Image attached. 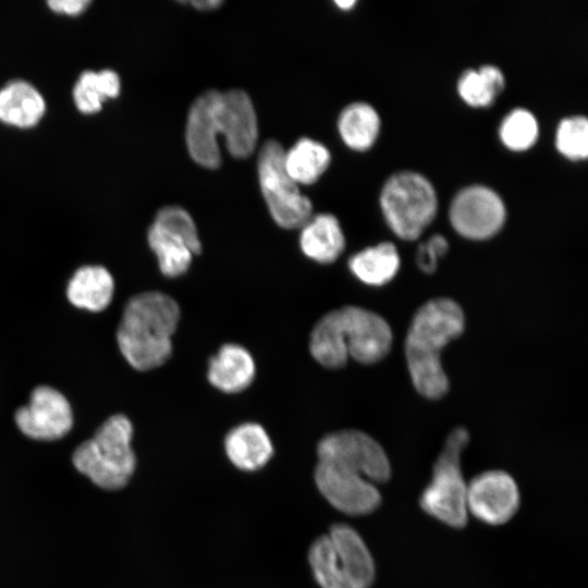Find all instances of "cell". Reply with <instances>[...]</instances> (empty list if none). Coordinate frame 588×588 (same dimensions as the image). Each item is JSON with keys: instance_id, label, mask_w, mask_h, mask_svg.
I'll use <instances>...</instances> for the list:
<instances>
[{"instance_id": "cell-26", "label": "cell", "mask_w": 588, "mask_h": 588, "mask_svg": "<svg viewBox=\"0 0 588 588\" xmlns=\"http://www.w3.org/2000/svg\"><path fill=\"white\" fill-rule=\"evenodd\" d=\"M558 150L571 160H583L588 155V121L584 115H572L560 121L555 133Z\"/></svg>"}, {"instance_id": "cell-8", "label": "cell", "mask_w": 588, "mask_h": 588, "mask_svg": "<svg viewBox=\"0 0 588 588\" xmlns=\"http://www.w3.org/2000/svg\"><path fill=\"white\" fill-rule=\"evenodd\" d=\"M468 442L469 433L464 427L451 431L419 497V506L427 515L454 529L465 527L468 520L467 483L461 467L462 452Z\"/></svg>"}, {"instance_id": "cell-9", "label": "cell", "mask_w": 588, "mask_h": 588, "mask_svg": "<svg viewBox=\"0 0 588 588\" xmlns=\"http://www.w3.org/2000/svg\"><path fill=\"white\" fill-rule=\"evenodd\" d=\"M380 205L390 229L400 238L414 241L434 219L438 199L432 184L424 175L401 171L384 183Z\"/></svg>"}, {"instance_id": "cell-28", "label": "cell", "mask_w": 588, "mask_h": 588, "mask_svg": "<svg viewBox=\"0 0 588 588\" xmlns=\"http://www.w3.org/2000/svg\"><path fill=\"white\" fill-rule=\"evenodd\" d=\"M91 4L89 0H51L48 8L57 14L66 16H79Z\"/></svg>"}, {"instance_id": "cell-5", "label": "cell", "mask_w": 588, "mask_h": 588, "mask_svg": "<svg viewBox=\"0 0 588 588\" xmlns=\"http://www.w3.org/2000/svg\"><path fill=\"white\" fill-rule=\"evenodd\" d=\"M180 320V307L159 291L143 292L124 306L117 331L121 354L136 370L163 365L172 353V335Z\"/></svg>"}, {"instance_id": "cell-12", "label": "cell", "mask_w": 588, "mask_h": 588, "mask_svg": "<svg viewBox=\"0 0 588 588\" xmlns=\"http://www.w3.org/2000/svg\"><path fill=\"white\" fill-rule=\"evenodd\" d=\"M505 216L502 198L483 185H470L461 189L450 206L452 226L469 240L494 236L502 229Z\"/></svg>"}, {"instance_id": "cell-27", "label": "cell", "mask_w": 588, "mask_h": 588, "mask_svg": "<svg viewBox=\"0 0 588 588\" xmlns=\"http://www.w3.org/2000/svg\"><path fill=\"white\" fill-rule=\"evenodd\" d=\"M449 249V242L442 234H433L422 242L416 252V264L426 273H432L438 266V261Z\"/></svg>"}, {"instance_id": "cell-23", "label": "cell", "mask_w": 588, "mask_h": 588, "mask_svg": "<svg viewBox=\"0 0 588 588\" xmlns=\"http://www.w3.org/2000/svg\"><path fill=\"white\" fill-rule=\"evenodd\" d=\"M330 158L326 146L311 138H301L284 151V167L297 184H311L328 168Z\"/></svg>"}, {"instance_id": "cell-7", "label": "cell", "mask_w": 588, "mask_h": 588, "mask_svg": "<svg viewBox=\"0 0 588 588\" xmlns=\"http://www.w3.org/2000/svg\"><path fill=\"white\" fill-rule=\"evenodd\" d=\"M133 425L121 414L102 422L94 437L73 453V465L96 486L118 490L127 485L136 468L132 450Z\"/></svg>"}, {"instance_id": "cell-19", "label": "cell", "mask_w": 588, "mask_h": 588, "mask_svg": "<svg viewBox=\"0 0 588 588\" xmlns=\"http://www.w3.org/2000/svg\"><path fill=\"white\" fill-rule=\"evenodd\" d=\"M299 245L304 255L319 264L335 261L345 247L340 222L331 213H320L302 226Z\"/></svg>"}, {"instance_id": "cell-13", "label": "cell", "mask_w": 588, "mask_h": 588, "mask_svg": "<svg viewBox=\"0 0 588 588\" xmlns=\"http://www.w3.org/2000/svg\"><path fill=\"white\" fill-rule=\"evenodd\" d=\"M467 511L481 523L499 526L517 513L520 493L515 479L500 469L487 470L467 483Z\"/></svg>"}, {"instance_id": "cell-20", "label": "cell", "mask_w": 588, "mask_h": 588, "mask_svg": "<svg viewBox=\"0 0 588 588\" xmlns=\"http://www.w3.org/2000/svg\"><path fill=\"white\" fill-rule=\"evenodd\" d=\"M121 91V78L114 70H84L72 89L75 108L83 114L98 113L103 103Z\"/></svg>"}, {"instance_id": "cell-18", "label": "cell", "mask_w": 588, "mask_h": 588, "mask_svg": "<svg viewBox=\"0 0 588 588\" xmlns=\"http://www.w3.org/2000/svg\"><path fill=\"white\" fill-rule=\"evenodd\" d=\"M114 281L102 266L78 268L66 286V296L72 305L88 311L99 313L112 301Z\"/></svg>"}, {"instance_id": "cell-11", "label": "cell", "mask_w": 588, "mask_h": 588, "mask_svg": "<svg viewBox=\"0 0 588 588\" xmlns=\"http://www.w3.org/2000/svg\"><path fill=\"white\" fill-rule=\"evenodd\" d=\"M147 241L161 273L168 278L184 274L193 256L201 250L192 217L179 206H167L157 212L148 229Z\"/></svg>"}, {"instance_id": "cell-3", "label": "cell", "mask_w": 588, "mask_h": 588, "mask_svg": "<svg viewBox=\"0 0 588 588\" xmlns=\"http://www.w3.org/2000/svg\"><path fill=\"white\" fill-rule=\"evenodd\" d=\"M465 328L461 306L438 297L415 313L405 338V357L413 385L419 394L438 400L449 391V379L441 364V351Z\"/></svg>"}, {"instance_id": "cell-24", "label": "cell", "mask_w": 588, "mask_h": 588, "mask_svg": "<svg viewBox=\"0 0 588 588\" xmlns=\"http://www.w3.org/2000/svg\"><path fill=\"white\" fill-rule=\"evenodd\" d=\"M505 87L502 71L492 64L465 70L457 81L461 98L473 107L490 106Z\"/></svg>"}, {"instance_id": "cell-30", "label": "cell", "mask_w": 588, "mask_h": 588, "mask_svg": "<svg viewBox=\"0 0 588 588\" xmlns=\"http://www.w3.org/2000/svg\"><path fill=\"white\" fill-rule=\"evenodd\" d=\"M341 9H350L355 4L354 0H338L335 2Z\"/></svg>"}, {"instance_id": "cell-25", "label": "cell", "mask_w": 588, "mask_h": 588, "mask_svg": "<svg viewBox=\"0 0 588 588\" xmlns=\"http://www.w3.org/2000/svg\"><path fill=\"white\" fill-rule=\"evenodd\" d=\"M499 134L502 143L509 149L526 150L536 143L539 125L536 117L530 111L516 108L504 117Z\"/></svg>"}, {"instance_id": "cell-6", "label": "cell", "mask_w": 588, "mask_h": 588, "mask_svg": "<svg viewBox=\"0 0 588 588\" xmlns=\"http://www.w3.org/2000/svg\"><path fill=\"white\" fill-rule=\"evenodd\" d=\"M308 563L320 588H371L376 564L365 540L352 526L336 523L316 538Z\"/></svg>"}, {"instance_id": "cell-17", "label": "cell", "mask_w": 588, "mask_h": 588, "mask_svg": "<svg viewBox=\"0 0 588 588\" xmlns=\"http://www.w3.org/2000/svg\"><path fill=\"white\" fill-rule=\"evenodd\" d=\"M255 375L254 358L240 344H223L208 363V381L224 393H238L247 389Z\"/></svg>"}, {"instance_id": "cell-14", "label": "cell", "mask_w": 588, "mask_h": 588, "mask_svg": "<svg viewBox=\"0 0 588 588\" xmlns=\"http://www.w3.org/2000/svg\"><path fill=\"white\" fill-rule=\"evenodd\" d=\"M14 420L26 437L53 441L72 429L73 412L60 391L49 385H39L32 391L28 404L15 412Z\"/></svg>"}, {"instance_id": "cell-22", "label": "cell", "mask_w": 588, "mask_h": 588, "mask_svg": "<svg viewBox=\"0 0 588 588\" xmlns=\"http://www.w3.org/2000/svg\"><path fill=\"white\" fill-rule=\"evenodd\" d=\"M340 135L344 143L356 150L370 148L380 131V118L376 109L366 102L346 106L338 121Z\"/></svg>"}, {"instance_id": "cell-15", "label": "cell", "mask_w": 588, "mask_h": 588, "mask_svg": "<svg viewBox=\"0 0 588 588\" xmlns=\"http://www.w3.org/2000/svg\"><path fill=\"white\" fill-rule=\"evenodd\" d=\"M47 111L40 90L30 82L15 78L0 87V122L29 130L39 124Z\"/></svg>"}, {"instance_id": "cell-1", "label": "cell", "mask_w": 588, "mask_h": 588, "mask_svg": "<svg viewBox=\"0 0 588 588\" xmlns=\"http://www.w3.org/2000/svg\"><path fill=\"white\" fill-rule=\"evenodd\" d=\"M392 474L383 448L356 429L338 430L317 444L314 481L319 493L335 510L350 516L369 515L381 505L377 485Z\"/></svg>"}, {"instance_id": "cell-10", "label": "cell", "mask_w": 588, "mask_h": 588, "mask_svg": "<svg viewBox=\"0 0 588 588\" xmlns=\"http://www.w3.org/2000/svg\"><path fill=\"white\" fill-rule=\"evenodd\" d=\"M284 151L274 139L262 145L258 157L259 183L273 220L285 229L302 228L310 219L313 206L287 174Z\"/></svg>"}, {"instance_id": "cell-2", "label": "cell", "mask_w": 588, "mask_h": 588, "mask_svg": "<svg viewBox=\"0 0 588 588\" xmlns=\"http://www.w3.org/2000/svg\"><path fill=\"white\" fill-rule=\"evenodd\" d=\"M223 135L230 154L249 156L258 126L249 96L241 89L207 90L192 105L186 124V144L192 158L203 167L220 164L218 136Z\"/></svg>"}, {"instance_id": "cell-21", "label": "cell", "mask_w": 588, "mask_h": 588, "mask_svg": "<svg viewBox=\"0 0 588 588\" xmlns=\"http://www.w3.org/2000/svg\"><path fill=\"white\" fill-rule=\"evenodd\" d=\"M400 262L394 244L383 242L353 255L348 259V268L363 283L382 286L396 275Z\"/></svg>"}, {"instance_id": "cell-4", "label": "cell", "mask_w": 588, "mask_h": 588, "mask_svg": "<svg viewBox=\"0 0 588 588\" xmlns=\"http://www.w3.org/2000/svg\"><path fill=\"white\" fill-rule=\"evenodd\" d=\"M392 330L380 315L359 306H343L322 316L311 330L309 351L323 367H343L350 358L369 365L392 346Z\"/></svg>"}, {"instance_id": "cell-29", "label": "cell", "mask_w": 588, "mask_h": 588, "mask_svg": "<svg viewBox=\"0 0 588 588\" xmlns=\"http://www.w3.org/2000/svg\"><path fill=\"white\" fill-rule=\"evenodd\" d=\"M194 7H196L199 10H210L215 9L216 7L221 4V1L219 0H198V1H192L191 2Z\"/></svg>"}, {"instance_id": "cell-16", "label": "cell", "mask_w": 588, "mask_h": 588, "mask_svg": "<svg viewBox=\"0 0 588 588\" xmlns=\"http://www.w3.org/2000/svg\"><path fill=\"white\" fill-rule=\"evenodd\" d=\"M231 464L242 471L264 468L274 454L272 441L262 426L244 422L233 427L223 441Z\"/></svg>"}]
</instances>
